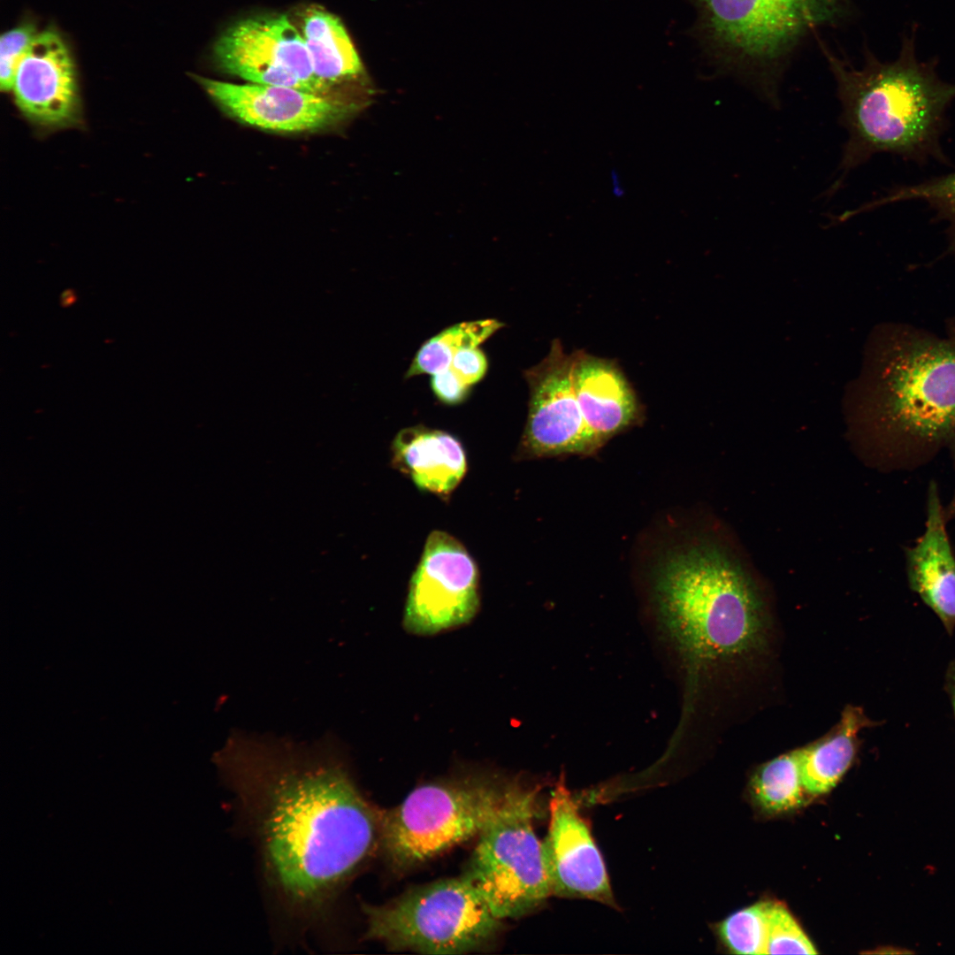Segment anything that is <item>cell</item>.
I'll return each instance as SVG.
<instances>
[{
	"instance_id": "f1b7e54d",
	"label": "cell",
	"mask_w": 955,
	"mask_h": 955,
	"mask_svg": "<svg viewBox=\"0 0 955 955\" xmlns=\"http://www.w3.org/2000/svg\"><path fill=\"white\" fill-rule=\"evenodd\" d=\"M58 301L60 307L70 308L78 302V293L73 288H65L60 293Z\"/></svg>"
},
{
	"instance_id": "cb8c5ba5",
	"label": "cell",
	"mask_w": 955,
	"mask_h": 955,
	"mask_svg": "<svg viewBox=\"0 0 955 955\" xmlns=\"http://www.w3.org/2000/svg\"><path fill=\"white\" fill-rule=\"evenodd\" d=\"M768 936L765 954H815L818 951L783 905L767 902Z\"/></svg>"
},
{
	"instance_id": "7402d4cb",
	"label": "cell",
	"mask_w": 955,
	"mask_h": 955,
	"mask_svg": "<svg viewBox=\"0 0 955 955\" xmlns=\"http://www.w3.org/2000/svg\"><path fill=\"white\" fill-rule=\"evenodd\" d=\"M909 200L926 202L936 212L935 219L946 221L948 227L945 255L955 256V171L923 182L898 186L885 196L853 210L854 214L874 208Z\"/></svg>"
},
{
	"instance_id": "484cf974",
	"label": "cell",
	"mask_w": 955,
	"mask_h": 955,
	"mask_svg": "<svg viewBox=\"0 0 955 955\" xmlns=\"http://www.w3.org/2000/svg\"><path fill=\"white\" fill-rule=\"evenodd\" d=\"M447 369L471 388L486 374L488 361L478 347L465 348L455 354Z\"/></svg>"
},
{
	"instance_id": "44dd1931",
	"label": "cell",
	"mask_w": 955,
	"mask_h": 955,
	"mask_svg": "<svg viewBox=\"0 0 955 955\" xmlns=\"http://www.w3.org/2000/svg\"><path fill=\"white\" fill-rule=\"evenodd\" d=\"M751 789L766 812L783 813L801 806L806 793L801 778L799 748L777 756L754 773Z\"/></svg>"
},
{
	"instance_id": "7c38bea8",
	"label": "cell",
	"mask_w": 955,
	"mask_h": 955,
	"mask_svg": "<svg viewBox=\"0 0 955 955\" xmlns=\"http://www.w3.org/2000/svg\"><path fill=\"white\" fill-rule=\"evenodd\" d=\"M523 376L530 394L521 453L541 457L596 450L574 389L573 355L561 340H554L548 355Z\"/></svg>"
},
{
	"instance_id": "5bb4252c",
	"label": "cell",
	"mask_w": 955,
	"mask_h": 955,
	"mask_svg": "<svg viewBox=\"0 0 955 955\" xmlns=\"http://www.w3.org/2000/svg\"><path fill=\"white\" fill-rule=\"evenodd\" d=\"M11 90L20 112L38 127L57 130L80 122L74 62L55 29L37 34L17 69Z\"/></svg>"
},
{
	"instance_id": "8fae6325",
	"label": "cell",
	"mask_w": 955,
	"mask_h": 955,
	"mask_svg": "<svg viewBox=\"0 0 955 955\" xmlns=\"http://www.w3.org/2000/svg\"><path fill=\"white\" fill-rule=\"evenodd\" d=\"M193 77L233 118L277 133H302L330 127L353 115L367 99L357 94L324 96L288 87L236 84L200 75Z\"/></svg>"
},
{
	"instance_id": "52a82bcc",
	"label": "cell",
	"mask_w": 955,
	"mask_h": 955,
	"mask_svg": "<svg viewBox=\"0 0 955 955\" xmlns=\"http://www.w3.org/2000/svg\"><path fill=\"white\" fill-rule=\"evenodd\" d=\"M539 789L510 783L500 811L479 834L464 875L500 920L524 916L551 896L534 831Z\"/></svg>"
},
{
	"instance_id": "603a6c76",
	"label": "cell",
	"mask_w": 955,
	"mask_h": 955,
	"mask_svg": "<svg viewBox=\"0 0 955 955\" xmlns=\"http://www.w3.org/2000/svg\"><path fill=\"white\" fill-rule=\"evenodd\" d=\"M719 934L737 954H765L768 936L767 902L739 910L726 918Z\"/></svg>"
},
{
	"instance_id": "4fadbf2b",
	"label": "cell",
	"mask_w": 955,
	"mask_h": 955,
	"mask_svg": "<svg viewBox=\"0 0 955 955\" xmlns=\"http://www.w3.org/2000/svg\"><path fill=\"white\" fill-rule=\"evenodd\" d=\"M541 852L551 895L616 907L603 857L563 782L552 792Z\"/></svg>"
},
{
	"instance_id": "2e32d148",
	"label": "cell",
	"mask_w": 955,
	"mask_h": 955,
	"mask_svg": "<svg viewBox=\"0 0 955 955\" xmlns=\"http://www.w3.org/2000/svg\"><path fill=\"white\" fill-rule=\"evenodd\" d=\"M937 487L928 490L926 529L907 548L906 572L911 589L936 615L946 632L955 630V557L945 528Z\"/></svg>"
},
{
	"instance_id": "7a4b0ae2",
	"label": "cell",
	"mask_w": 955,
	"mask_h": 955,
	"mask_svg": "<svg viewBox=\"0 0 955 955\" xmlns=\"http://www.w3.org/2000/svg\"><path fill=\"white\" fill-rule=\"evenodd\" d=\"M845 407L856 440L882 467L913 469L944 449L955 461V315L943 337L905 323L875 326Z\"/></svg>"
},
{
	"instance_id": "3957f363",
	"label": "cell",
	"mask_w": 955,
	"mask_h": 955,
	"mask_svg": "<svg viewBox=\"0 0 955 955\" xmlns=\"http://www.w3.org/2000/svg\"><path fill=\"white\" fill-rule=\"evenodd\" d=\"M936 62H921L914 36H904L896 60L868 57L861 70L834 64L842 102L841 121L849 138L844 172L877 153H890L919 164L936 159L947 164L941 137L946 111L955 99V83L942 80Z\"/></svg>"
},
{
	"instance_id": "6da1fadb",
	"label": "cell",
	"mask_w": 955,
	"mask_h": 955,
	"mask_svg": "<svg viewBox=\"0 0 955 955\" xmlns=\"http://www.w3.org/2000/svg\"><path fill=\"white\" fill-rule=\"evenodd\" d=\"M255 836L268 885L293 915H324L379 842L332 733L312 743L234 730L214 757Z\"/></svg>"
},
{
	"instance_id": "5b68a950",
	"label": "cell",
	"mask_w": 955,
	"mask_h": 955,
	"mask_svg": "<svg viewBox=\"0 0 955 955\" xmlns=\"http://www.w3.org/2000/svg\"><path fill=\"white\" fill-rule=\"evenodd\" d=\"M370 940L394 951L462 954L491 941L501 926L462 875L416 887L380 905H365Z\"/></svg>"
},
{
	"instance_id": "ac0fdd59",
	"label": "cell",
	"mask_w": 955,
	"mask_h": 955,
	"mask_svg": "<svg viewBox=\"0 0 955 955\" xmlns=\"http://www.w3.org/2000/svg\"><path fill=\"white\" fill-rule=\"evenodd\" d=\"M295 24L317 78L337 90L368 89L362 60L340 19L318 4L302 8Z\"/></svg>"
},
{
	"instance_id": "30bf717a",
	"label": "cell",
	"mask_w": 955,
	"mask_h": 955,
	"mask_svg": "<svg viewBox=\"0 0 955 955\" xmlns=\"http://www.w3.org/2000/svg\"><path fill=\"white\" fill-rule=\"evenodd\" d=\"M478 607L475 561L458 539L432 531L410 578L404 629L415 635L435 634L470 622Z\"/></svg>"
},
{
	"instance_id": "ffe728a7",
	"label": "cell",
	"mask_w": 955,
	"mask_h": 955,
	"mask_svg": "<svg viewBox=\"0 0 955 955\" xmlns=\"http://www.w3.org/2000/svg\"><path fill=\"white\" fill-rule=\"evenodd\" d=\"M502 326L499 320L487 318L462 322L444 329L424 342L405 377L434 375L447 370L461 349L479 347Z\"/></svg>"
},
{
	"instance_id": "d4e9b609",
	"label": "cell",
	"mask_w": 955,
	"mask_h": 955,
	"mask_svg": "<svg viewBox=\"0 0 955 955\" xmlns=\"http://www.w3.org/2000/svg\"><path fill=\"white\" fill-rule=\"evenodd\" d=\"M36 27L26 21L6 31L0 39V87L4 92L12 89L17 69L37 35Z\"/></svg>"
},
{
	"instance_id": "4316f807",
	"label": "cell",
	"mask_w": 955,
	"mask_h": 955,
	"mask_svg": "<svg viewBox=\"0 0 955 955\" xmlns=\"http://www.w3.org/2000/svg\"><path fill=\"white\" fill-rule=\"evenodd\" d=\"M432 376L431 386L432 392L442 403L447 405L459 404L467 398L471 389L448 369Z\"/></svg>"
},
{
	"instance_id": "9a60e30c",
	"label": "cell",
	"mask_w": 955,
	"mask_h": 955,
	"mask_svg": "<svg viewBox=\"0 0 955 955\" xmlns=\"http://www.w3.org/2000/svg\"><path fill=\"white\" fill-rule=\"evenodd\" d=\"M573 355V384L585 424L600 447L640 416L637 394L614 360L584 350Z\"/></svg>"
},
{
	"instance_id": "277c9868",
	"label": "cell",
	"mask_w": 955,
	"mask_h": 955,
	"mask_svg": "<svg viewBox=\"0 0 955 955\" xmlns=\"http://www.w3.org/2000/svg\"><path fill=\"white\" fill-rule=\"evenodd\" d=\"M656 595L668 632L695 668H730L767 648L760 594L741 566L714 546L699 545L668 558Z\"/></svg>"
},
{
	"instance_id": "9c48e42d",
	"label": "cell",
	"mask_w": 955,
	"mask_h": 955,
	"mask_svg": "<svg viewBox=\"0 0 955 955\" xmlns=\"http://www.w3.org/2000/svg\"><path fill=\"white\" fill-rule=\"evenodd\" d=\"M212 56L220 70L248 83L324 96L355 93L330 88L317 78L299 28L282 13L259 14L235 22L215 42Z\"/></svg>"
},
{
	"instance_id": "d6986e66",
	"label": "cell",
	"mask_w": 955,
	"mask_h": 955,
	"mask_svg": "<svg viewBox=\"0 0 955 955\" xmlns=\"http://www.w3.org/2000/svg\"><path fill=\"white\" fill-rule=\"evenodd\" d=\"M876 724L862 707L849 705L829 732L799 748L801 778L806 793L818 796L832 790L856 758L860 732Z\"/></svg>"
},
{
	"instance_id": "e0dca14e",
	"label": "cell",
	"mask_w": 955,
	"mask_h": 955,
	"mask_svg": "<svg viewBox=\"0 0 955 955\" xmlns=\"http://www.w3.org/2000/svg\"><path fill=\"white\" fill-rule=\"evenodd\" d=\"M392 463L417 488L448 495L463 478L467 459L462 443L450 433L423 425L404 428L393 440Z\"/></svg>"
},
{
	"instance_id": "83f0119b",
	"label": "cell",
	"mask_w": 955,
	"mask_h": 955,
	"mask_svg": "<svg viewBox=\"0 0 955 955\" xmlns=\"http://www.w3.org/2000/svg\"><path fill=\"white\" fill-rule=\"evenodd\" d=\"M945 689L955 717V661L949 663L945 675Z\"/></svg>"
},
{
	"instance_id": "8992f818",
	"label": "cell",
	"mask_w": 955,
	"mask_h": 955,
	"mask_svg": "<svg viewBox=\"0 0 955 955\" xmlns=\"http://www.w3.org/2000/svg\"><path fill=\"white\" fill-rule=\"evenodd\" d=\"M511 783L470 777L416 787L380 811L379 842L399 868L421 864L479 834L502 806Z\"/></svg>"
},
{
	"instance_id": "ba28073f",
	"label": "cell",
	"mask_w": 955,
	"mask_h": 955,
	"mask_svg": "<svg viewBox=\"0 0 955 955\" xmlns=\"http://www.w3.org/2000/svg\"><path fill=\"white\" fill-rule=\"evenodd\" d=\"M700 27L714 48L752 62H770L806 31L835 21L844 0H695Z\"/></svg>"
}]
</instances>
